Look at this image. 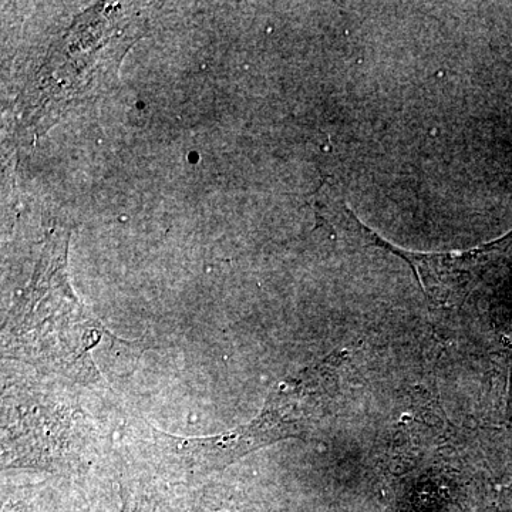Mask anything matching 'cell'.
<instances>
[{"label":"cell","instance_id":"obj_2","mask_svg":"<svg viewBox=\"0 0 512 512\" xmlns=\"http://www.w3.org/2000/svg\"><path fill=\"white\" fill-rule=\"evenodd\" d=\"M123 512H140L133 510V508H128L126 504H124Z\"/></svg>","mask_w":512,"mask_h":512},{"label":"cell","instance_id":"obj_1","mask_svg":"<svg viewBox=\"0 0 512 512\" xmlns=\"http://www.w3.org/2000/svg\"><path fill=\"white\" fill-rule=\"evenodd\" d=\"M93 8L76 20L83 37L84 55L69 32L53 50L39 80L35 92L30 93L32 101L26 114V123L36 130L52 126L56 111L63 113L69 104L86 99L99 89V84L110 82L121 57L131 43L133 33L126 35L124 30L131 28V19L117 15L120 8Z\"/></svg>","mask_w":512,"mask_h":512}]
</instances>
